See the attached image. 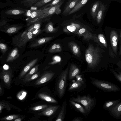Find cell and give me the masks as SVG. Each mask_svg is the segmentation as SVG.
Listing matches in <instances>:
<instances>
[{"label":"cell","mask_w":121,"mask_h":121,"mask_svg":"<svg viewBox=\"0 0 121 121\" xmlns=\"http://www.w3.org/2000/svg\"><path fill=\"white\" fill-rule=\"evenodd\" d=\"M85 58L89 67L92 69L96 67L101 57L99 49L90 44L85 52Z\"/></svg>","instance_id":"6da1fadb"},{"label":"cell","mask_w":121,"mask_h":121,"mask_svg":"<svg viewBox=\"0 0 121 121\" xmlns=\"http://www.w3.org/2000/svg\"><path fill=\"white\" fill-rule=\"evenodd\" d=\"M91 79L92 84L104 92H115L121 90L118 86L113 83L93 78H91Z\"/></svg>","instance_id":"7a4b0ae2"},{"label":"cell","mask_w":121,"mask_h":121,"mask_svg":"<svg viewBox=\"0 0 121 121\" xmlns=\"http://www.w3.org/2000/svg\"><path fill=\"white\" fill-rule=\"evenodd\" d=\"M34 37L32 33L26 29L14 36L12 39V42L15 46L21 48L24 47L28 42Z\"/></svg>","instance_id":"3957f363"},{"label":"cell","mask_w":121,"mask_h":121,"mask_svg":"<svg viewBox=\"0 0 121 121\" xmlns=\"http://www.w3.org/2000/svg\"><path fill=\"white\" fill-rule=\"evenodd\" d=\"M71 100L82 104L87 113L90 112L96 103L95 98H92L88 95L81 96L78 95L76 97L73 98Z\"/></svg>","instance_id":"277c9868"},{"label":"cell","mask_w":121,"mask_h":121,"mask_svg":"<svg viewBox=\"0 0 121 121\" xmlns=\"http://www.w3.org/2000/svg\"><path fill=\"white\" fill-rule=\"evenodd\" d=\"M68 68H67L60 74L57 84V89L59 97L62 98L64 95L66 90L68 77Z\"/></svg>","instance_id":"5b68a950"},{"label":"cell","mask_w":121,"mask_h":121,"mask_svg":"<svg viewBox=\"0 0 121 121\" xmlns=\"http://www.w3.org/2000/svg\"><path fill=\"white\" fill-rule=\"evenodd\" d=\"M47 8L45 6L40 9L30 12V15L28 16L27 19L28 26L39 21V18L43 15Z\"/></svg>","instance_id":"8992f818"},{"label":"cell","mask_w":121,"mask_h":121,"mask_svg":"<svg viewBox=\"0 0 121 121\" xmlns=\"http://www.w3.org/2000/svg\"><path fill=\"white\" fill-rule=\"evenodd\" d=\"M65 0H63L56 5L47 8L43 15L39 18V21H42L43 19L49 17L55 13L56 9L58 8H60L61 6Z\"/></svg>","instance_id":"52a82bcc"},{"label":"cell","mask_w":121,"mask_h":121,"mask_svg":"<svg viewBox=\"0 0 121 121\" xmlns=\"http://www.w3.org/2000/svg\"><path fill=\"white\" fill-rule=\"evenodd\" d=\"M110 39L113 51L115 54L117 55L118 36L117 33L114 30H112L110 32Z\"/></svg>","instance_id":"ba28073f"},{"label":"cell","mask_w":121,"mask_h":121,"mask_svg":"<svg viewBox=\"0 0 121 121\" xmlns=\"http://www.w3.org/2000/svg\"><path fill=\"white\" fill-rule=\"evenodd\" d=\"M78 0H69L64 7L62 14L64 16L68 15L69 13L76 6Z\"/></svg>","instance_id":"9c48e42d"},{"label":"cell","mask_w":121,"mask_h":121,"mask_svg":"<svg viewBox=\"0 0 121 121\" xmlns=\"http://www.w3.org/2000/svg\"><path fill=\"white\" fill-rule=\"evenodd\" d=\"M109 114L113 117L119 120L121 118V102L108 112Z\"/></svg>","instance_id":"30bf717a"},{"label":"cell","mask_w":121,"mask_h":121,"mask_svg":"<svg viewBox=\"0 0 121 121\" xmlns=\"http://www.w3.org/2000/svg\"><path fill=\"white\" fill-rule=\"evenodd\" d=\"M107 5H105L104 3L100 1L99 7L96 17L98 23H99L102 20L107 9Z\"/></svg>","instance_id":"8fae6325"},{"label":"cell","mask_w":121,"mask_h":121,"mask_svg":"<svg viewBox=\"0 0 121 121\" xmlns=\"http://www.w3.org/2000/svg\"><path fill=\"white\" fill-rule=\"evenodd\" d=\"M120 102V99L106 101L104 104L103 108L109 112Z\"/></svg>","instance_id":"7c38bea8"},{"label":"cell","mask_w":121,"mask_h":121,"mask_svg":"<svg viewBox=\"0 0 121 121\" xmlns=\"http://www.w3.org/2000/svg\"><path fill=\"white\" fill-rule=\"evenodd\" d=\"M53 73H45L40 78L37 80L35 83L36 85L43 84L50 80L54 75Z\"/></svg>","instance_id":"4fadbf2b"},{"label":"cell","mask_w":121,"mask_h":121,"mask_svg":"<svg viewBox=\"0 0 121 121\" xmlns=\"http://www.w3.org/2000/svg\"><path fill=\"white\" fill-rule=\"evenodd\" d=\"M59 106H50L44 109L42 112L39 113V115L49 116L54 114L58 109Z\"/></svg>","instance_id":"5bb4252c"},{"label":"cell","mask_w":121,"mask_h":121,"mask_svg":"<svg viewBox=\"0 0 121 121\" xmlns=\"http://www.w3.org/2000/svg\"><path fill=\"white\" fill-rule=\"evenodd\" d=\"M53 38V37H47L40 38L31 44L30 47L33 48L41 45L49 41Z\"/></svg>","instance_id":"9a60e30c"},{"label":"cell","mask_w":121,"mask_h":121,"mask_svg":"<svg viewBox=\"0 0 121 121\" xmlns=\"http://www.w3.org/2000/svg\"><path fill=\"white\" fill-rule=\"evenodd\" d=\"M38 58H36L30 62L23 68L20 73L19 78H21L36 63Z\"/></svg>","instance_id":"2e32d148"},{"label":"cell","mask_w":121,"mask_h":121,"mask_svg":"<svg viewBox=\"0 0 121 121\" xmlns=\"http://www.w3.org/2000/svg\"><path fill=\"white\" fill-rule=\"evenodd\" d=\"M79 73V69L75 65L72 64L71 66L69 74V79L71 80L76 77Z\"/></svg>","instance_id":"e0dca14e"},{"label":"cell","mask_w":121,"mask_h":121,"mask_svg":"<svg viewBox=\"0 0 121 121\" xmlns=\"http://www.w3.org/2000/svg\"><path fill=\"white\" fill-rule=\"evenodd\" d=\"M66 102L65 100L63 103L60 112L55 121H62L64 120L66 111Z\"/></svg>","instance_id":"ac0fdd59"},{"label":"cell","mask_w":121,"mask_h":121,"mask_svg":"<svg viewBox=\"0 0 121 121\" xmlns=\"http://www.w3.org/2000/svg\"><path fill=\"white\" fill-rule=\"evenodd\" d=\"M19 56L17 48H15L13 49L9 54L6 59L7 62L12 61L18 58Z\"/></svg>","instance_id":"d6986e66"},{"label":"cell","mask_w":121,"mask_h":121,"mask_svg":"<svg viewBox=\"0 0 121 121\" xmlns=\"http://www.w3.org/2000/svg\"><path fill=\"white\" fill-rule=\"evenodd\" d=\"M22 27V26L13 25L8 27L4 30H2L6 33L9 34L15 33L21 29Z\"/></svg>","instance_id":"ffe728a7"},{"label":"cell","mask_w":121,"mask_h":121,"mask_svg":"<svg viewBox=\"0 0 121 121\" xmlns=\"http://www.w3.org/2000/svg\"><path fill=\"white\" fill-rule=\"evenodd\" d=\"M89 0H78L77 4L73 9L69 13L70 15L75 13L80 10Z\"/></svg>","instance_id":"44dd1931"},{"label":"cell","mask_w":121,"mask_h":121,"mask_svg":"<svg viewBox=\"0 0 121 121\" xmlns=\"http://www.w3.org/2000/svg\"><path fill=\"white\" fill-rule=\"evenodd\" d=\"M100 1H97L93 4L90 10L92 18L95 19L96 17L97 13L99 9Z\"/></svg>","instance_id":"7402d4cb"},{"label":"cell","mask_w":121,"mask_h":121,"mask_svg":"<svg viewBox=\"0 0 121 121\" xmlns=\"http://www.w3.org/2000/svg\"><path fill=\"white\" fill-rule=\"evenodd\" d=\"M84 82V81L80 82L75 81L70 86L68 89V91H71L78 89L82 86Z\"/></svg>","instance_id":"603a6c76"},{"label":"cell","mask_w":121,"mask_h":121,"mask_svg":"<svg viewBox=\"0 0 121 121\" xmlns=\"http://www.w3.org/2000/svg\"><path fill=\"white\" fill-rule=\"evenodd\" d=\"M38 96L39 98L47 102L52 103H56L57 102V101L54 98L46 94L40 93Z\"/></svg>","instance_id":"cb8c5ba5"},{"label":"cell","mask_w":121,"mask_h":121,"mask_svg":"<svg viewBox=\"0 0 121 121\" xmlns=\"http://www.w3.org/2000/svg\"><path fill=\"white\" fill-rule=\"evenodd\" d=\"M70 103L71 104L78 110L84 115L87 113L85 108L78 103L71 100Z\"/></svg>","instance_id":"d4e9b609"},{"label":"cell","mask_w":121,"mask_h":121,"mask_svg":"<svg viewBox=\"0 0 121 121\" xmlns=\"http://www.w3.org/2000/svg\"><path fill=\"white\" fill-rule=\"evenodd\" d=\"M26 12V11L24 10L17 9H12L8 10L5 11V13L8 15H17L22 14Z\"/></svg>","instance_id":"484cf974"},{"label":"cell","mask_w":121,"mask_h":121,"mask_svg":"<svg viewBox=\"0 0 121 121\" xmlns=\"http://www.w3.org/2000/svg\"><path fill=\"white\" fill-rule=\"evenodd\" d=\"M70 46L73 54L75 55L78 56L80 54V51L78 45L75 43H72L70 44Z\"/></svg>","instance_id":"4316f807"},{"label":"cell","mask_w":121,"mask_h":121,"mask_svg":"<svg viewBox=\"0 0 121 121\" xmlns=\"http://www.w3.org/2000/svg\"><path fill=\"white\" fill-rule=\"evenodd\" d=\"M39 1V0H23L21 3L26 7H30Z\"/></svg>","instance_id":"83f0119b"},{"label":"cell","mask_w":121,"mask_h":121,"mask_svg":"<svg viewBox=\"0 0 121 121\" xmlns=\"http://www.w3.org/2000/svg\"><path fill=\"white\" fill-rule=\"evenodd\" d=\"M110 70L112 73L115 78L121 83V69L119 68L117 70V73L113 69H110Z\"/></svg>","instance_id":"f1b7e54d"},{"label":"cell","mask_w":121,"mask_h":121,"mask_svg":"<svg viewBox=\"0 0 121 121\" xmlns=\"http://www.w3.org/2000/svg\"><path fill=\"white\" fill-rule=\"evenodd\" d=\"M61 50L60 46L59 44H54L49 48L48 52L50 53H53L60 52Z\"/></svg>","instance_id":"f546056e"},{"label":"cell","mask_w":121,"mask_h":121,"mask_svg":"<svg viewBox=\"0 0 121 121\" xmlns=\"http://www.w3.org/2000/svg\"><path fill=\"white\" fill-rule=\"evenodd\" d=\"M55 30V29L53 27L52 23L50 22L46 25L43 30L47 33H49L53 32Z\"/></svg>","instance_id":"4dcf8cb0"},{"label":"cell","mask_w":121,"mask_h":121,"mask_svg":"<svg viewBox=\"0 0 121 121\" xmlns=\"http://www.w3.org/2000/svg\"><path fill=\"white\" fill-rule=\"evenodd\" d=\"M39 66L38 65L33 68L25 76V79L28 78L36 73L38 70Z\"/></svg>","instance_id":"1f68e13d"},{"label":"cell","mask_w":121,"mask_h":121,"mask_svg":"<svg viewBox=\"0 0 121 121\" xmlns=\"http://www.w3.org/2000/svg\"><path fill=\"white\" fill-rule=\"evenodd\" d=\"M3 78L5 83L7 84L10 83V77L9 74L8 72L6 71L3 72Z\"/></svg>","instance_id":"d6a6232c"},{"label":"cell","mask_w":121,"mask_h":121,"mask_svg":"<svg viewBox=\"0 0 121 121\" xmlns=\"http://www.w3.org/2000/svg\"><path fill=\"white\" fill-rule=\"evenodd\" d=\"M42 24V21H38L31 24L28 27L27 29H39Z\"/></svg>","instance_id":"836d02e7"},{"label":"cell","mask_w":121,"mask_h":121,"mask_svg":"<svg viewBox=\"0 0 121 121\" xmlns=\"http://www.w3.org/2000/svg\"><path fill=\"white\" fill-rule=\"evenodd\" d=\"M98 38L99 40L105 47H107V43L106 39L103 34H100L98 35Z\"/></svg>","instance_id":"e575fe53"},{"label":"cell","mask_w":121,"mask_h":121,"mask_svg":"<svg viewBox=\"0 0 121 121\" xmlns=\"http://www.w3.org/2000/svg\"><path fill=\"white\" fill-rule=\"evenodd\" d=\"M53 0H43L38 2L34 5L36 7H40L43 6L48 3L50 2Z\"/></svg>","instance_id":"d590c367"},{"label":"cell","mask_w":121,"mask_h":121,"mask_svg":"<svg viewBox=\"0 0 121 121\" xmlns=\"http://www.w3.org/2000/svg\"><path fill=\"white\" fill-rule=\"evenodd\" d=\"M27 29L30 32L32 33L34 37L38 35L42 32V30L40 29Z\"/></svg>","instance_id":"8d00e7d4"},{"label":"cell","mask_w":121,"mask_h":121,"mask_svg":"<svg viewBox=\"0 0 121 121\" xmlns=\"http://www.w3.org/2000/svg\"><path fill=\"white\" fill-rule=\"evenodd\" d=\"M39 73L34 74L28 78L24 79L23 80V81L25 82H27L34 80L37 78L39 76Z\"/></svg>","instance_id":"74e56055"},{"label":"cell","mask_w":121,"mask_h":121,"mask_svg":"<svg viewBox=\"0 0 121 121\" xmlns=\"http://www.w3.org/2000/svg\"><path fill=\"white\" fill-rule=\"evenodd\" d=\"M27 92L24 91H22L20 92L17 94V98L20 100L23 99L26 97L27 94Z\"/></svg>","instance_id":"f35d334b"},{"label":"cell","mask_w":121,"mask_h":121,"mask_svg":"<svg viewBox=\"0 0 121 121\" xmlns=\"http://www.w3.org/2000/svg\"><path fill=\"white\" fill-rule=\"evenodd\" d=\"M48 107L47 105H43L36 106L31 108L32 110L33 111H38L41 110L45 109Z\"/></svg>","instance_id":"ab89813d"},{"label":"cell","mask_w":121,"mask_h":121,"mask_svg":"<svg viewBox=\"0 0 121 121\" xmlns=\"http://www.w3.org/2000/svg\"><path fill=\"white\" fill-rule=\"evenodd\" d=\"M19 116L17 115H13L7 116L2 119V120H11L17 118Z\"/></svg>","instance_id":"60d3db41"},{"label":"cell","mask_w":121,"mask_h":121,"mask_svg":"<svg viewBox=\"0 0 121 121\" xmlns=\"http://www.w3.org/2000/svg\"><path fill=\"white\" fill-rule=\"evenodd\" d=\"M0 49L1 52L3 54H5L8 49L7 45L2 43H0Z\"/></svg>","instance_id":"b9f144b4"},{"label":"cell","mask_w":121,"mask_h":121,"mask_svg":"<svg viewBox=\"0 0 121 121\" xmlns=\"http://www.w3.org/2000/svg\"><path fill=\"white\" fill-rule=\"evenodd\" d=\"M63 0H53L52 1L47 4L45 6L47 7H51L56 5Z\"/></svg>","instance_id":"7bdbcfd3"},{"label":"cell","mask_w":121,"mask_h":121,"mask_svg":"<svg viewBox=\"0 0 121 121\" xmlns=\"http://www.w3.org/2000/svg\"><path fill=\"white\" fill-rule=\"evenodd\" d=\"M67 28L71 32L74 31L76 29V27L74 26H72L71 27L70 26H68Z\"/></svg>","instance_id":"ee69618b"},{"label":"cell","mask_w":121,"mask_h":121,"mask_svg":"<svg viewBox=\"0 0 121 121\" xmlns=\"http://www.w3.org/2000/svg\"><path fill=\"white\" fill-rule=\"evenodd\" d=\"M77 81L78 82L82 81H83V79L81 75H77L76 76V77Z\"/></svg>","instance_id":"f6af8a7d"},{"label":"cell","mask_w":121,"mask_h":121,"mask_svg":"<svg viewBox=\"0 0 121 121\" xmlns=\"http://www.w3.org/2000/svg\"><path fill=\"white\" fill-rule=\"evenodd\" d=\"M72 121H83L82 118L80 117H76Z\"/></svg>","instance_id":"bcb514c9"},{"label":"cell","mask_w":121,"mask_h":121,"mask_svg":"<svg viewBox=\"0 0 121 121\" xmlns=\"http://www.w3.org/2000/svg\"><path fill=\"white\" fill-rule=\"evenodd\" d=\"M61 10L60 8H58L56 9L55 13L58 15L60 14L61 13Z\"/></svg>","instance_id":"7dc6e473"},{"label":"cell","mask_w":121,"mask_h":121,"mask_svg":"<svg viewBox=\"0 0 121 121\" xmlns=\"http://www.w3.org/2000/svg\"><path fill=\"white\" fill-rule=\"evenodd\" d=\"M86 31V29L84 28H82L80 29L79 31V33L82 34L84 33Z\"/></svg>","instance_id":"c3c4849f"},{"label":"cell","mask_w":121,"mask_h":121,"mask_svg":"<svg viewBox=\"0 0 121 121\" xmlns=\"http://www.w3.org/2000/svg\"><path fill=\"white\" fill-rule=\"evenodd\" d=\"M120 37L121 39V43L120 47V50L119 51V55H121V30L120 31Z\"/></svg>","instance_id":"681fc988"},{"label":"cell","mask_w":121,"mask_h":121,"mask_svg":"<svg viewBox=\"0 0 121 121\" xmlns=\"http://www.w3.org/2000/svg\"><path fill=\"white\" fill-rule=\"evenodd\" d=\"M3 68L4 69L7 70L9 68V67L8 65H5L3 66Z\"/></svg>","instance_id":"f907efd6"},{"label":"cell","mask_w":121,"mask_h":121,"mask_svg":"<svg viewBox=\"0 0 121 121\" xmlns=\"http://www.w3.org/2000/svg\"><path fill=\"white\" fill-rule=\"evenodd\" d=\"M22 120V119L21 118H17L15 119L14 121H21Z\"/></svg>","instance_id":"816d5d0a"},{"label":"cell","mask_w":121,"mask_h":121,"mask_svg":"<svg viewBox=\"0 0 121 121\" xmlns=\"http://www.w3.org/2000/svg\"><path fill=\"white\" fill-rule=\"evenodd\" d=\"M0 94H1V92H1V91H2V89L1 88V85H0Z\"/></svg>","instance_id":"f5cc1de1"},{"label":"cell","mask_w":121,"mask_h":121,"mask_svg":"<svg viewBox=\"0 0 121 121\" xmlns=\"http://www.w3.org/2000/svg\"><path fill=\"white\" fill-rule=\"evenodd\" d=\"M119 68H121V65H119Z\"/></svg>","instance_id":"db71d44e"},{"label":"cell","mask_w":121,"mask_h":121,"mask_svg":"<svg viewBox=\"0 0 121 121\" xmlns=\"http://www.w3.org/2000/svg\"><path fill=\"white\" fill-rule=\"evenodd\" d=\"M42 0H39V1H42Z\"/></svg>","instance_id":"11a10c76"}]
</instances>
